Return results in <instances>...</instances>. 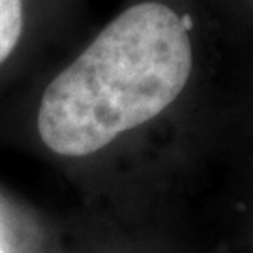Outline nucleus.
<instances>
[{
  "label": "nucleus",
  "instance_id": "1",
  "mask_svg": "<svg viewBox=\"0 0 253 253\" xmlns=\"http://www.w3.org/2000/svg\"><path fill=\"white\" fill-rule=\"evenodd\" d=\"M191 64L182 19L160 2L135 4L45 88L40 137L68 158L98 152L169 107L190 79Z\"/></svg>",
  "mask_w": 253,
  "mask_h": 253
},
{
  "label": "nucleus",
  "instance_id": "2",
  "mask_svg": "<svg viewBox=\"0 0 253 253\" xmlns=\"http://www.w3.org/2000/svg\"><path fill=\"white\" fill-rule=\"evenodd\" d=\"M21 32H23L21 0H0V64L15 49Z\"/></svg>",
  "mask_w": 253,
  "mask_h": 253
},
{
  "label": "nucleus",
  "instance_id": "3",
  "mask_svg": "<svg viewBox=\"0 0 253 253\" xmlns=\"http://www.w3.org/2000/svg\"><path fill=\"white\" fill-rule=\"evenodd\" d=\"M0 253H4V250H2V246H0Z\"/></svg>",
  "mask_w": 253,
  "mask_h": 253
}]
</instances>
